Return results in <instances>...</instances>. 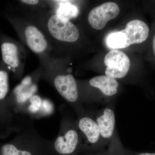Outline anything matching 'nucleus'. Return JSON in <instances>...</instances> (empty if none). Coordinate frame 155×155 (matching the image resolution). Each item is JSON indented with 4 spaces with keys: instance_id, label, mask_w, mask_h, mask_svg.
<instances>
[{
    "instance_id": "1",
    "label": "nucleus",
    "mask_w": 155,
    "mask_h": 155,
    "mask_svg": "<svg viewBox=\"0 0 155 155\" xmlns=\"http://www.w3.org/2000/svg\"><path fill=\"white\" fill-rule=\"evenodd\" d=\"M48 30L53 37L59 41L73 42L79 37V30L66 17L55 14L48 20Z\"/></svg>"
},
{
    "instance_id": "2",
    "label": "nucleus",
    "mask_w": 155,
    "mask_h": 155,
    "mask_svg": "<svg viewBox=\"0 0 155 155\" xmlns=\"http://www.w3.org/2000/svg\"><path fill=\"white\" fill-rule=\"evenodd\" d=\"M93 117L98 126L101 136L106 145L111 144L117 139L114 106L107 105L97 111Z\"/></svg>"
},
{
    "instance_id": "3",
    "label": "nucleus",
    "mask_w": 155,
    "mask_h": 155,
    "mask_svg": "<svg viewBox=\"0 0 155 155\" xmlns=\"http://www.w3.org/2000/svg\"><path fill=\"white\" fill-rule=\"evenodd\" d=\"M106 66L105 75L114 79H120L127 75L130 67V61L126 54L119 50H112L104 60Z\"/></svg>"
},
{
    "instance_id": "4",
    "label": "nucleus",
    "mask_w": 155,
    "mask_h": 155,
    "mask_svg": "<svg viewBox=\"0 0 155 155\" xmlns=\"http://www.w3.org/2000/svg\"><path fill=\"white\" fill-rule=\"evenodd\" d=\"M120 12L119 6L116 3L108 2L91 10L88 14L89 23L97 30L104 28L108 21L115 19Z\"/></svg>"
},
{
    "instance_id": "5",
    "label": "nucleus",
    "mask_w": 155,
    "mask_h": 155,
    "mask_svg": "<svg viewBox=\"0 0 155 155\" xmlns=\"http://www.w3.org/2000/svg\"><path fill=\"white\" fill-rule=\"evenodd\" d=\"M78 127L90 147L98 149L106 145L93 116H86L81 117L78 122Z\"/></svg>"
},
{
    "instance_id": "6",
    "label": "nucleus",
    "mask_w": 155,
    "mask_h": 155,
    "mask_svg": "<svg viewBox=\"0 0 155 155\" xmlns=\"http://www.w3.org/2000/svg\"><path fill=\"white\" fill-rule=\"evenodd\" d=\"M122 31L127 38L129 46L130 45L143 43L150 36L149 27L146 22L141 19L131 20Z\"/></svg>"
},
{
    "instance_id": "7",
    "label": "nucleus",
    "mask_w": 155,
    "mask_h": 155,
    "mask_svg": "<svg viewBox=\"0 0 155 155\" xmlns=\"http://www.w3.org/2000/svg\"><path fill=\"white\" fill-rule=\"evenodd\" d=\"M56 89L67 101L74 103L78 98V90L76 80L71 74L58 75L54 80Z\"/></svg>"
},
{
    "instance_id": "8",
    "label": "nucleus",
    "mask_w": 155,
    "mask_h": 155,
    "mask_svg": "<svg viewBox=\"0 0 155 155\" xmlns=\"http://www.w3.org/2000/svg\"><path fill=\"white\" fill-rule=\"evenodd\" d=\"M80 135L75 128L67 129L63 135L60 136L56 140L54 147L57 152L63 155L73 153L80 142Z\"/></svg>"
},
{
    "instance_id": "9",
    "label": "nucleus",
    "mask_w": 155,
    "mask_h": 155,
    "mask_svg": "<svg viewBox=\"0 0 155 155\" xmlns=\"http://www.w3.org/2000/svg\"><path fill=\"white\" fill-rule=\"evenodd\" d=\"M25 36L28 47L34 52L40 54L48 48V42L45 36L34 25H28L25 28Z\"/></svg>"
},
{
    "instance_id": "10",
    "label": "nucleus",
    "mask_w": 155,
    "mask_h": 155,
    "mask_svg": "<svg viewBox=\"0 0 155 155\" xmlns=\"http://www.w3.org/2000/svg\"><path fill=\"white\" fill-rule=\"evenodd\" d=\"M89 84L91 87L100 89L107 99L116 95L119 91V83L117 80L106 75L92 78L89 81Z\"/></svg>"
},
{
    "instance_id": "11",
    "label": "nucleus",
    "mask_w": 155,
    "mask_h": 155,
    "mask_svg": "<svg viewBox=\"0 0 155 155\" xmlns=\"http://www.w3.org/2000/svg\"><path fill=\"white\" fill-rule=\"evenodd\" d=\"M2 58L4 63L12 69L18 68L19 65L18 49L16 44L9 40L2 42L1 46Z\"/></svg>"
},
{
    "instance_id": "12",
    "label": "nucleus",
    "mask_w": 155,
    "mask_h": 155,
    "mask_svg": "<svg viewBox=\"0 0 155 155\" xmlns=\"http://www.w3.org/2000/svg\"><path fill=\"white\" fill-rule=\"evenodd\" d=\"M107 43L109 48L114 49L129 47L127 38L122 30L110 34L107 38Z\"/></svg>"
},
{
    "instance_id": "13",
    "label": "nucleus",
    "mask_w": 155,
    "mask_h": 155,
    "mask_svg": "<svg viewBox=\"0 0 155 155\" xmlns=\"http://www.w3.org/2000/svg\"><path fill=\"white\" fill-rule=\"evenodd\" d=\"M9 90L8 75L5 70L0 69V101L5 99Z\"/></svg>"
},
{
    "instance_id": "14",
    "label": "nucleus",
    "mask_w": 155,
    "mask_h": 155,
    "mask_svg": "<svg viewBox=\"0 0 155 155\" xmlns=\"http://www.w3.org/2000/svg\"><path fill=\"white\" fill-rule=\"evenodd\" d=\"M1 152L2 155H32L29 151L18 149L15 145L11 143L4 145L2 147Z\"/></svg>"
},
{
    "instance_id": "15",
    "label": "nucleus",
    "mask_w": 155,
    "mask_h": 155,
    "mask_svg": "<svg viewBox=\"0 0 155 155\" xmlns=\"http://www.w3.org/2000/svg\"><path fill=\"white\" fill-rule=\"evenodd\" d=\"M62 5L59 9V11L61 13L58 15H61L68 19L77 16L78 14V10L75 6L71 5L67 2H64Z\"/></svg>"
},
{
    "instance_id": "16",
    "label": "nucleus",
    "mask_w": 155,
    "mask_h": 155,
    "mask_svg": "<svg viewBox=\"0 0 155 155\" xmlns=\"http://www.w3.org/2000/svg\"><path fill=\"white\" fill-rule=\"evenodd\" d=\"M31 105L35 106L39 108L41 106V99L40 98L37 96H34L31 98L30 100Z\"/></svg>"
},
{
    "instance_id": "17",
    "label": "nucleus",
    "mask_w": 155,
    "mask_h": 155,
    "mask_svg": "<svg viewBox=\"0 0 155 155\" xmlns=\"http://www.w3.org/2000/svg\"><path fill=\"white\" fill-rule=\"evenodd\" d=\"M151 52L153 58L155 59V31L152 40Z\"/></svg>"
},
{
    "instance_id": "18",
    "label": "nucleus",
    "mask_w": 155,
    "mask_h": 155,
    "mask_svg": "<svg viewBox=\"0 0 155 155\" xmlns=\"http://www.w3.org/2000/svg\"><path fill=\"white\" fill-rule=\"evenodd\" d=\"M21 2L28 5H35L38 3L39 1L37 0H22Z\"/></svg>"
},
{
    "instance_id": "19",
    "label": "nucleus",
    "mask_w": 155,
    "mask_h": 155,
    "mask_svg": "<svg viewBox=\"0 0 155 155\" xmlns=\"http://www.w3.org/2000/svg\"><path fill=\"white\" fill-rule=\"evenodd\" d=\"M39 109V108L37 107L32 105H31L29 107V110L31 112H33V113H35V112H36V111L38 110Z\"/></svg>"
},
{
    "instance_id": "20",
    "label": "nucleus",
    "mask_w": 155,
    "mask_h": 155,
    "mask_svg": "<svg viewBox=\"0 0 155 155\" xmlns=\"http://www.w3.org/2000/svg\"><path fill=\"white\" fill-rule=\"evenodd\" d=\"M137 155H155V153H139Z\"/></svg>"
}]
</instances>
